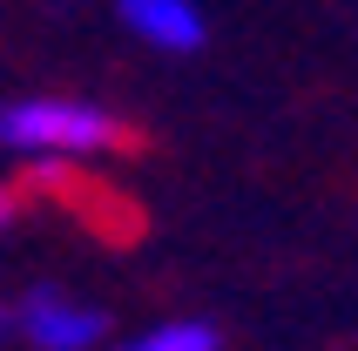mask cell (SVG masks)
Masks as SVG:
<instances>
[{
  "label": "cell",
  "mask_w": 358,
  "mask_h": 351,
  "mask_svg": "<svg viewBox=\"0 0 358 351\" xmlns=\"http://www.w3.org/2000/svg\"><path fill=\"white\" fill-rule=\"evenodd\" d=\"M122 142H129L122 115L101 108V101H88V95H20V101L0 108V149L20 156L34 176L115 156Z\"/></svg>",
  "instance_id": "cell-1"
},
{
  "label": "cell",
  "mask_w": 358,
  "mask_h": 351,
  "mask_svg": "<svg viewBox=\"0 0 358 351\" xmlns=\"http://www.w3.org/2000/svg\"><path fill=\"white\" fill-rule=\"evenodd\" d=\"M14 338L27 351H95L101 338H108V317L95 311V304H81V297L68 291H27L14 311Z\"/></svg>",
  "instance_id": "cell-2"
},
{
  "label": "cell",
  "mask_w": 358,
  "mask_h": 351,
  "mask_svg": "<svg viewBox=\"0 0 358 351\" xmlns=\"http://www.w3.org/2000/svg\"><path fill=\"white\" fill-rule=\"evenodd\" d=\"M115 14L156 55H196L203 34H210V20H203L196 0H115Z\"/></svg>",
  "instance_id": "cell-3"
},
{
  "label": "cell",
  "mask_w": 358,
  "mask_h": 351,
  "mask_svg": "<svg viewBox=\"0 0 358 351\" xmlns=\"http://www.w3.org/2000/svg\"><path fill=\"white\" fill-rule=\"evenodd\" d=\"M115 351H217V324H203V317H162L149 331L122 338Z\"/></svg>",
  "instance_id": "cell-4"
},
{
  "label": "cell",
  "mask_w": 358,
  "mask_h": 351,
  "mask_svg": "<svg viewBox=\"0 0 358 351\" xmlns=\"http://www.w3.org/2000/svg\"><path fill=\"white\" fill-rule=\"evenodd\" d=\"M14 216H20V189H14V182H0V236H7Z\"/></svg>",
  "instance_id": "cell-5"
},
{
  "label": "cell",
  "mask_w": 358,
  "mask_h": 351,
  "mask_svg": "<svg viewBox=\"0 0 358 351\" xmlns=\"http://www.w3.org/2000/svg\"><path fill=\"white\" fill-rule=\"evenodd\" d=\"M7 331H14V317H0V338H7Z\"/></svg>",
  "instance_id": "cell-6"
}]
</instances>
